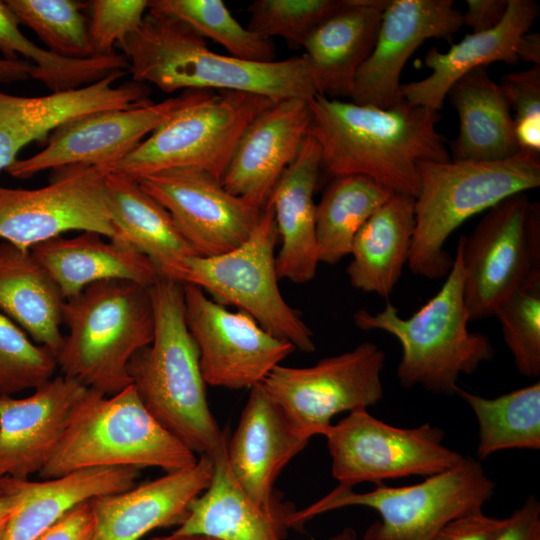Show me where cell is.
I'll return each instance as SVG.
<instances>
[{"instance_id": "6da1fadb", "label": "cell", "mask_w": 540, "mask_h": 540, "mask_svg": "<svg viewBox=\"0 0 540 540\" xmlns=\"http://www.w3.org/2000/svg\"><path fill=\"white\" fill-rule=\"evenodd\" d=\"M308 134L319 144L321 170L334 178L366 176L416 198L421 162L450 161L436 125L439 111L403 102L388 109L315 95Z\"/></svg>"}, {"instance_id": "5b68a950", "label": "cell", "mask_w": 540, "mask_h": 540, "mask_svg": "<svg viewBox=\"0 0 540 540\" xmlns=\"http://www.w3.org/2000/svg\"><path fill=\"white\" fill-rule=\"evenodd\" d=\"M353 321L361 330H381L399 341L402 355L397 378L403 388L420 386L430 393L456 395L459 377L475 373L494 357L489 337L468 330L470 319L457 247L442 287L412 316L402 318L398 308L387 302L375 314L357 310Z\"/></svg>"}, {"instance_id": "f35d334b", "label": "cell", "mask_w": 540, "mask_h": 540, "mask_svg": "<svg viewBox=\"0 0 540 540\" xmlns=\"http://www.w3.org/2000/svg\"><path fill=\"white\" fill-rule=\"evenodd\" d=\"M55 355L0 312V396L36 389L54 377Z\"/></svg>"}, {"instance_id": "cb8c5ba5", "label": "cell", "mask_w": 540, "mask_h": 540, "mask_svg": "<svg viewBox=\"0 0 540 540\" xmlns=\"http://www.w3.org/2000/svg\"><path fill=\"white\" fill-rule=\"evenodd\" d=\"M321 171V151L307 134L297 155L283 171L266 204L274 212L281 248L276 256L279 279L311 281L319 264L314 192Z\"/></svg>"}, {"instance_id": "484cf974", "label": "cell", "mask_w": 540, "mask_h": 540, "mask_svg": "<svg viewBox=\"0 0 540 540\" xmlns=\"http://www.w3.org/2000/svg\"><path fill=\"white\" fill-rule=\"evenodd\" d=\"M389 0H348L321 23L302 47L317 94L350 97L358 70L370 56Z\"/></svg>"}, {"instance_id": "e575fe53", "label": "cell", "mask_w": 540, "mask_h": 540, "mask_svg": "<svg viewBox=\"0 0 540 540\" xmlns=\"http://www.w3.org/2000/svg\"><path fill=\"white\" fill-rule=\"evenodd\" d=\"M456 395L478 422L477 456L486 459L509 449H540V382L495 398L459 388Z\"/></svg>"}, {"instance_id": "c3c4849f", "label": "cell", "mask_w": 540, "mask_h": 540, "mask_svg": "<svg viewBox=\"0 0 540 540\" xmlns=\"http://www.w3.org/2000/svg\"><path fill=\"white\" fill-rule=\"evenodd\" d=\"M35 66L26 60L0 58V82L12 83L32 78Z\"/></svg>"}, {"instance_id": "d4e9b609", "label": "cell", "mask_w": 540, "mask_h": 540, "mask_svg": "<svg viewBox=\"0 0 540 540\" xmlns=\"http://www.w3.org/2000/svg\"><path fill=\"white\" fill-rule=\"evenodd\" d=\"M538 14L535 1L508 0L505 16L493 29L468 34L445 53L430 48L424 63L431 73L422 80L401 84L404 101L440 111L451 86L466 73L498 61L518 63L517 43L530 31Z\"/></svg>"}, {"instance_id": "681fc988", "label": "cell", "mask_w": 540, "mask_h": 540, "mask_svg": "<svg viewBox=\"0 0 540 540\" xmlns=\"http://www.w3.org/2000/svg\"><path fill=\"white\" fill-rule=\"evenodd\" d=\"M516 55L519 61L531 63L532 66L540 65V34L531 31L524 33L517 43Z\"/></svg>"}, {"instance_id": "44dd1931", "label": "cell", "mask_w": 540, "mask_h": 540, "mask_svg": "<svg viewBox=\"0 0 540 540\" xmlns=\"http://www.w3.org/2000/svg\"><path fill=\"white\" fill-rule=\"evenodd\" d=\"M309 100L289 98L260 112L240 136L220 179L231 194L263 209L311 124Z\"/></svg>"}, {"instance_id": "f6af8a7d", "label": "cell", "mask_w": 540, "mask_h": 540, "mask_svg": "<svg viewBox=\"0 0 540 540\" xmlns=\"http://www.w3.org/2000/svg\"><path fill=\"white\" fill-rule=\"evenodd\" d=\"M495 540H540V503L534 496L506 518Z\"/></svg>"}, {"instance_id": "ee69618b", "label": "cell", "mask_w": 540, "mask_h": 540, "mask_svg": "<svg viewBox=\"0 0 540 540\" xmlns=\"http://www.w3.org/2000/svg\"><path fill=\"white\" fill-rule=\"evenodd\" d=\"M94 524L90 500L61 517L36 540H93Z\"/></svg>"}, {"instance_id": "f1b7e54d", "label": "cell", "mask_w": 540, "mask_h": 540, "mask_svg": "<svg viewBox=\"0 0 540 540\" xmlns=\"http://www.w3.org/2000/svg\"><path fill=\"white\" fill-rule=\"evenodd\" d=\"M227 443L228 439L210 457V484L190 503L186 518L172 533L219 540H282L288 510H264L244 492L229 468Z\"/></svg>"}, {"instance_id": "f5cc1de1", "label": "cell", "mask_w": 540, "mask_h": 540, "mask_svg": "<svg viewBox=\"0 0 540 540\" xmlns=\"http://www.w3.org/2000/svg\"><path fill=\"white\" fill-rule=\"evenodd\" d=\"M2 492L1 488H0V493Z\"/></svg>"}, {"instance_id": "9c48e42d", "label": "cell", "mask_w": 540, "mask_h": 540, "mask_svg": "<svg viewBox=\"0 0 540 540\" xmlns=\"http://www.w3.org/2000/svg\"><path fill=\"white\" fill-rule=\"evenodd\" d=\"M278 238L273 209L266 204L255 229L239 247L216 256L188 257L182 283L196 285L215 302L247 313L296 349L314 352L312 330L279 289L274 253Z\"/></svg>"}, {"instance_id": "7bdbcfd3", "label": "cell", "mask_w": 540, "mask_h": 540, "mask_svg": "<svg viewBox=\"0 0 540 540\" xmlns=\"http://www.w3.org/2000/svg\"><path fill=\"white\" fill-rule=\"evenodd\" d=\"M505 523L506 518L473 512L449 521L429 540H495Z\"/></svg>"}, {"instance_id": "60d3db41", "label": "cell", "mask_w": 540, "mask_h": 540, "mask_svg": "<svg viewBox=\"0 0 540 540\" xmlns=\"http://www.w3.org/2000/svg\"><path fill=\"white\" fill-rule=\"evenodd\" d=\"M87 4L94 56L115 53V45L140 27L148 10L147 0H92Z\"/></svg>"}, {"instance_id": "f546056e", "label": "cell", "mask_w": 540, "mask_h": 540, "mask_svg": "<svg viewBox=\"0 0 540 540\" xmlns=\"http://www.w3.org/2000/svg\"><path fill=\"white\" fill-rule=\"evenodd\" d=\"M447 96L460 123L459 134L450 144L453 161H498L521 151L510 105L486 67L466 73Z\"/></svg>"}, {"instance_id": "8d00e7d4", "label": "cell", "mask_w": 540, "mask_h": 540, "mask_svg": "<svg viewBox=\"0 0 540 540\" xmlns=\"http://www.w3.org/2000/svg\"><path fill=\"white\" fill-rule=\"evenodd\" d=\"M20 23L32 29L51 52L84 59L94 57L87 2L78 0H7Z\"/></svg>"}, {"instance_id": "8fae6325", "label": "cell", "mask_w": 540, "mask_h": 540, "mask_svg": "<svg viewBox=\"0 0 540 540\" xmlns=\"http://www.w3.org/2000/svg\"><path fill=\"white\" fill-rule=\"evenodd\" d=\"M273 103L249 92H215L177 112L128 155L102 169L139 180L169 169L197 168L220 180L246 127Z\"/></svg>"}, {"instance_id": "4fadbf2b", "label": "cell", "mask_w": 540, "mask_h": 540, "mask_svg": "<svg viewBox=\"0 0 540 540\" xmlns=\"http://www.w3.org/2000/svg\"><path fill=\"white\" fill-rule=\"evenodd\" d=\"M385 359L378 345L365 341L309 367L277 365L262 384L294 431L310 440L324 436L335 415L381 401Z\"/></svg>"}, {"instance_id": "83f0119b", "label": "cell", "mask_w": 540, "mask_h": 540, "mask_svg": "<svg viewBox=\"0 0 540 540\" xmlns=\"http://www.w3.org/2000/svg\"><path fill=\"white\" fill-rule=\"evenodd\" d=\"M96 232L57 236L30 250L58 285L65 300L87 286L106 280H127L151 287L161 277L149 258Z\"/></svg>"}, {"instance_id": "d6a6232c", "label": "cell", "mask_w": 540, "mask_h": 540, "mask_svg": "<svg viewBox=\"0 0 540 540\" xmlns=\"http://www.w3.org/2000/svg\"><path fill=\"white\" fill-rule=\"evenodd\" d=\"M134 468H92L39 481L16 480L21 503L1 540H36L75 506L135 485Z\"/></svg>"}, {"instance_id": "7c38bea8", "label": "cell", "mask_w": 540, "mask_h": 540, "mask_svg": "<svg viewBox=\"0 0 540 540\" xmlns=\"http://www.w3.org/2000/svg\"><path fill=\"white\" fill-rule=\"evenodd\" d=\"M331 472L339 488L363 482L428 477L459 465L464 455L444 444V431L430 423L413 428L390 425L367 409L348 413L324 434Z\"/></svg>"}, {"instance_id": "8992f818", "label": "cell", "mask_w": 540, "mask_h": 540, "mask_svg": "<svg viewBox=\"0 0 540 540\" xmlns=\"http://www.w3.org/2000/svg\"><path fill=\"white\" fill-rule=\"evenodd\" d=\"M62 321L68 328L56 354L62 375L113 395L132 384L129 363L153 340L150 287L127 280L93 283L65 301Z\"/></svg>"}, {"instance_id": "d6986e66", "label": "cell", "mask_w": 540, "mask_h": 540, "mask_svg": "<svg viewBox=\"0 0 540 540\" xmlns=\"http://www.w3.org/2000/svg\"><path fill=\"white\" fill-rule=\"evenodd\" d=\"M87 391L61 374L27 397L0 396V480L40 472Z\"/></svg>"}, {"instance_id": "3957f363", "label": "cell", "mask_w": 540, "mask_h": 540, "mask_svg": "<svg viewBox=\"0 0 540 540\" xmlns=\"http://www.w3.org/2000/svg\"><path fill=\"white\" fill-rule=\"evenodd\" d=\"M150 291L154 337L129 363L132 385L163 427L195 454L211 457L229 435L208 405L199 351L185 319L183 283L160 277Z\"/></svg>"}, {"instance_id": "b9f144b4", "label": "cell", "mask_w": 540, "mask_h": 540, "mask_svg": "<svg viewBox=\"0 0 540 540\" xmlns=\"http://www.w3.org/2000/svg\"><path fill=\"white\" fill-rule=\"evenodd\" d=\"M500 86L515 111V136L520 149L540 153V65L503 75Z\"/></svg>"}, {"instance_id": "52a82bcc", "label": "cell", "mask_w": 540, "mask_h": 540, "mask_svg": "<svg viewBox=\"0 0 540 540\" xmlns=\"http://www.w3.org/2000/svg\"><path fill=\"white\" fill-rule=\"evenodd\" d=\"M197 460L152 416L131 384L113 395L88 389L38 474L51 479L92 468L147 467L168 473Z\"/></svg>"}, {"instance_id": "1f68e13d", "label": "cell", "mask_w": 540, "mask_h": 540, "mask_svg": "<svg viewBox=\"0 0 540 540\" xmlns=\"http://www.w3.org/2000/svg\"><path fill=\"white\" fill-rule=\"evenodd\" d=\"M414 199L394 193L356 234L346 269L350 284L388 298L408 262L415 228Z\"/></svg>"}, {"instance_id": "4316f807", "label": "cell", "mask_w": 540, "mask_h": 540, "mask_svg": "<svg viewBox=\"0 0 540 540\" xmlns=\"http://www.w3.org/2000/svg\"><path fill=\"white\" fill-rule=\"evenodd\" d=\"M105 195L115 231L111 240L145 255L161 277L182 283L186 259L196 254L168 211L125 175L105 172Z\"/></svg>"}, {"instance_id": "277c9868", "label": "cell", "mask_w": 540, "mask_h": 540, "mask_svg": "<svg viewBox=\"0 0 540 540\" xmlns=\"http://www.w3.org/2000/svg\"><path fill=\"white\" fill-rule=\"evenodd\" d=\"M539 155L521 150L498 161L421 162L409 269L431 280L446 277L453 265L444 248L450 235L472 216L512 195L537 188Z\"/></svg>"}, {"instance_id": "ba28073f", "label": "cell", "mask_w": 540, "mask_h": 540, "mask_svg": "<svg viewBox=\"0 0 540 540\" xmlns=\"http://www.w3.org/2000/svg\"><path fill=\"white\" fill-rule=\"evenodd\" d=\"M494 489L481 463L465 456L459 465L413 485H378L364 493L336 487L304 509L288 511L283 522L298 529L322 513L363 506L377 511L380 520L366 529L362 540H429L449 521L482 511Z\"/></svg>"}, {"instance_id": "816d5d0a", "label": "cell", "mask_w": 540, "mask_h": 540, "mask_svg": "<svg viewBox=\"0 0 540 540\" xmlns=\"http://www.w3.org/2000/svg\"><path fill=\"white\" fill-rule=\"evenodd\" d=\"M296 540H314V539L309 538V539H296ZM327 540H356V532L354 529L347 527L341 530L340 532L334 534Z\"/></svg>"}, {"instance_id": "9a60e30c", "label": "cell", "mask_w": 540, "mask_h": 540, "mask_svg": "<svg viewBox=\"0 0 540 540\" xmlns=\"http://www.w3.org/2000/svg\"><path fill=\"white\" fill-rule=\"evenodd\" d=\"M46 186H0V239L24 249L68 231L114 236L105 195V172L97 166H70Z\"/></svg>"}, {"instance_id": "30bf717a", "label": "cell", "mask_w": 540, "mask_h": 540, "mask_svg": "<svg viewBox=\"0 0 540 540\" xmlns=\"http://www.w3.org/2000/svg\"><path fill=\"white\" fill-rule=\"evenodd\" d=\"M457 248L463 267V297L470 321L494 316L518 289L540 282V205L526 193L487 210Z\"/></svg>"}, {"instance_id": "e0dca14e", "label": "cell", "mask_w": 540, "mask_h": 540, "mask_svg": "<svg viewBox=\"0 0 540 540\" xmlns=\"http://www.w3.org/2000/svg\"><path fill=\"white\" fill-rule=\"evenodd\" d=\"M137 181L168 211L197 256L221 255L239 247L255 229L262 211L197 168L169 169Z\"/></svg>"}, {"instance_id": "7402d4cb", "label": "cell", "mask_w": 540, "mask_h": 540, "mask_svg": "<svg viewBox=\"0 0 540 540\" xmlns=\"http://www.w3.org/2000/svg\"><path fill=\"white\" fill-rule=\"evenodd\" d=\"M212 473V459L202 455L190 467L91 499L93 540H140L155 529L179 526Z\"/></svg>"}, {"instance_id": "ffe728a7", "label": "cell", "mask_w": 540, "mask_h": 540, "mask_svg": "<svg viewBox=\"0 0 540 540\" xmlns=\"http://www.w3.org/2000/svg\"><path fill=\"white\" fill-rule=\"evenodd\" d=\"M126 70L114 71L90 85L44 96L22 97L0 91V172L7 170L27 144L82 115L150 103L148 85L116 82Z\"/></svg>"}, {"instance_id": "4dcf8cb0", "label": "cell", "mask_w": 540, "mask_h": 540, "mask_svg": "<svg viewBox=\"0 0 540 540\" xmlns=\"http://www.w3.org/2000/svg\"><path fill=\"white\" fill-rule=\"evenodd\" d=\"M58 285L30 249L0 241V312L55 357L65 303Z\"/></svg>"}, {"instance_id": "7dc6e473", "label": "cell", "mask_w": 540, "mask_h": 540, "mask_svg": "<svg viewBox=\"0 0 540 540\" xmlns=\"http://www.w3.org/2000/svg\"><path fill=\"white\" fill-rule=\"evenodd\" d=\"M0 540L5 529L21 503V492L16 480L5 478L0 480Z\"/></svg>"}, {"instance_id": "ab89813d", "label": "cell", "mask_w": 540, "mask_h": 540, "mask_svg": "<svg viewBox=\"0 0 540 540\" xmlns=\"http://www.w3.org/2000/svg\"><path fill=\"white\" fill-rule=\"evenodd\" d=\"M494 316L516 369L528 378L540 375V282L526 285L504 300Z\"/></svg>"}, {"instance_id": "74e56055", "label": "cell", "mask_w": 540, "mask_h": 540, "mask_svg": "<svg viewBox=\"0 0 540 540\" xmlns=\"http://www.w3.org/2000/svg\"><path fill=\"white\" fill-rule=\"evenodd\" d=\"M348 0H255L247 8V29L265 38L280 37L302 47L307 37Z\"/></svg>"}, {"instance_id": "f907efd6", "label": "cell", "mask_w": 540, "mask_h": 540, "mask_svg": "<svg viewBox=\"0 0 540 540\" xmlns=\"http://www.w3.org/2000/svg\"><path fill=\"white\" fill-rule=\"evenodd\" d=\"M148 540H219V539L205 536V535H197V534L178 535V534L171 533L170 535H167V536L153 537Z\"/></svg>"}, {"instance_id": "603a6c76", "label": "cell", "mask_w": 540, "mask_h": 540, "mask_svg": "<svg viewBox=\"0 0 540 540\" xmlns=\"http://www.w3.org/2000/svg\"><path fill=\"white\" fill-rule=\"evenodd\" d=\"M309 443L298 435L262 383L250 393L228 438L227 460L244 492L262 509L277 511L273 485L282 469Z\"/></svg>"}, {"instance_id": "836d02e7", "label": "cell", "mask_w": 540, "mask_h": 540, "mask_svg": "<svg viewBox=\"0 0 540 540\" xmlns=\"http://www.w3.org/2000/svg\"><path fill=\"white\" fill-rule=\"evenodd\" d=\"M392 194L366 176L334 178L316 205L319 263L333 265L350 255L360 228Z\"/></svg>"}, {"instance_id": "ac0fdd59", "label": "cell", "mask_w": 540, "mask_h": 540, "mask_svg": "<svg viewBox=\"0 0 540 540\" xmlns=\"http://www.w3.org/2000/svg\"><path fill=\"white\" fill-rule=\"evenodd\" d=\"M453 5L452 0H389L351 102L382 109L403 103L401 73L414 51L427 39H449L463 26V13Z\"/></svg>"}, {"instance_id": "7a4b0ae2", "label": "cell", "mask_w": 540, "mask_h": 540, "mask_svg": "<svg viewBox=\"0 0 540 540\" xmlns=\"http://www.w3.org/2000/svg\"><path fill=\"white\" fill-rule=\"evenodd\" d=\"M132 80L165 93L178 90L239 91L278 102L317 95L304 56L252 62L209 49L205 39L182 21L147 10L140 27L117 45Z\"/></svg>"}, {"instance_id": "bcb514c9", "label": "cell", "mask_w": 540, "mask_h": 540, "mask_svg": "<svg viewBox=\"0 0 540 540\" xmlns=\"http://www.w3.org/2000/svg\"><path fill=\"white\" fill-rule=\"evenodd\" d=\"M463 25L473 33L485 32L496 27L506 14L508 0H467Z\"/></svg>"}, {"instance_id": "2e32d148", "label": "cell", "mask_w": 540, "mask_h": 540, "mask_svg": "<svg viewBox=\"0 0 540 540\" xmlns=\"http://www.w3.org/2000/svg\"><path fill=\"white\" fill-rule=\"evenodd\" d=\"M187 327L197 345L206 385L250 389L296 348L243 311H230L198 286L183 284Z\"/></svg>"}, {"instance_id": "d590c367", "label": "cell", "mask_w": 540, "mask_h": 540, "mask_svg": "<svg viewBox=\"0 0 540 540\" xmlns=\"http://www.w3.org/2000/svg\"><path fill=\"white\" fill-rule=\"evenodd\" d=\"M148 9L172 16L201 37L223 46L230 56L252 62L275 61V46L242 26L222 0H151Z\"/></svg>"}, {"instance_id": "5bb4252c", "label": "cell", "mask_w": 540, "mask_h": 540, "mask_svg": "<svg viewBox=\"0 0 540 540\" xmlns=\"http://www.w3.org/2000/svg\"><path fill=\"white\" fill-rule=\"evenodd\" d=\"M214 93L184 90L158 103L82 115L55 129L40 152L17 159L6 171L14 178L28 179L47 169L107 167L128 155L177 112Z\"/></svg>"}]
</instances>
